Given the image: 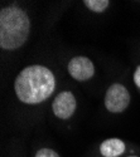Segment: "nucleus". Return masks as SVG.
Masks as SVG:
<instances>
[{"instance_id":"f257e3e1","label":"nucleus","mask_w":140,"mask_h":157,"mask_svg":"<svg viewBox=\"0 0 140 157\" xmlns=\"http://www.w3.org/2000/svg\"><path fill=\"white\" fill-rule=\"evenodd\" d=\"M56 87L54 75L43 65L23 69L15 79L14 89L18 98L28 104H37L49 98Z\"/></svg>"},{"instance_id":"f03ea898","label":"nucleus","mask_w":140,"mask_h":157,"mask_svg":"<svg viewBox=\"0 0 140 157\" xmlns=\"http://www.w3.org/2000/svg\"><path fill=\"white\" fill-rule=\"evenodd\" d=\"M29 18L18 6L4 8L0 13V47L6 50L20 48L29 35Z\"/></svg>"},{"instance_id":"7ed1b4c3","label":"nucleus","mask_w":140,"mask_h":157,"mask_svg":"<svg viewBox=\"0 0 140 157\" xmlns=\"http://www.w3.org/2000/svg\"><path fill=\"white\" fill-rule=\"evenodd\" d=\"M130 94L122 84H112L106 92L105 106L112 113H120L129 106Z\"/></svg>"},{"instance_id":"20e7f679","label":"nucleus","mask_w":140,"mask_h":157,"mask_svg":"<svg viewBox=\"0 0 140 157\" xmlns=\"http://www.w3.org/2000/svg\"><path fill=\"white\" fill-rule=\"evenodd\" d=\"M68 72L76 81H88L94 77L95 67L92 62L86 57H74L68 63Z\"/></svg>"},{"instance_id":"39448f33","label":"nucleus","mask_w":140,"mask_h":157,"mask_svg":"<svg viewBox=\"0 0 140 157\" xmlns=\"http://www.w3.org/2000/svg\"><path fill=\"white\" fill-rule=\"evenodd\" d=\"M76 111V99L71 92L59 93L53 102V112L61 120H68Z\"/></svg>"},{"instance_id":"423d86ee","label":"nucleus","mask_w":140,"mask_h":157,"mask_svg":"<svg viewBox=\"0 0 140 157\" xmlns=\"http://www.w3.org/2000/svg\"><path fill=\"white\" fill-rule=\"evenodd\" d=\"M100 151L105 157H118L125 151V143L119 138H110L101 143Z\"/></svg>"},{"instance_id":"0eeeda50","label":"nucleus","mask_w":140,"mask_h":157,"mask_svg":"<svg viewBox=\"0 0 140 157\" xmlns=\"http://www.w3.org/2000/svg\"><path fill=\"white\" fill-rule=\"evenodd\" d=\"M109 4V0H86L85 2V5L95 13H102L104 10H106Z\"/></svg>"},{"instance_id":"6e6552de","label":"nucleus","mask_w":140,"mask_h":157,"mask_svg":"<svg viewBox=\"0 0 140 157\" xmlns=\"http://www.w3.org/2000/svg\"><path fill=\"white\" fill-rule=\"evenodd\" d=\"M35 157H59V155L50 148H42L37 152Z\"/></svg>"},{"instance_id":"1a4fd4ad","label":"nucleus","mask_w":140,"mask_h":157,"mask_svg":"<svg viewBox=\"0 0 140 157\" xmlns=\"http://www.w3.org/2000/svg\"><path fill=\"white\" fill-rule=\"evenodd\" d=\"M134 82H135V84L140 88V65L136 68V71H135V74H134Z\"/></svg>"},{"instance_id":"9d476101","label":"nucleus","mask_w":140,"mask_h":157,"mask_svg":"<svg viewBox=\"0 0 140 157\" xmlns=\"http://www.w3.org/2000/svg\"><path fill=\"white\" fill-rule=\"evenodd\" d=\"M130 157H136V156H130Z\"/></svg>"}]
</instances>
